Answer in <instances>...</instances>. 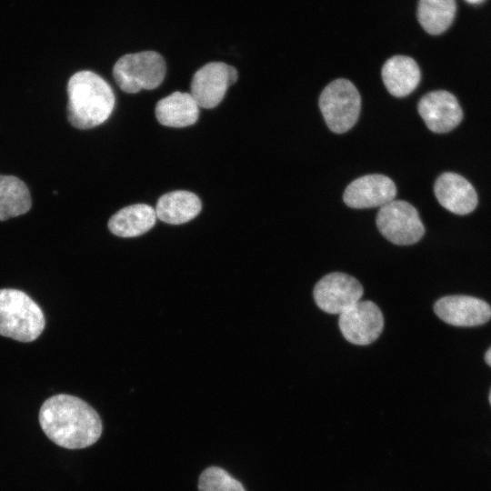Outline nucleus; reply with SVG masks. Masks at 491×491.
<instances>
[{"mask_svg": "<svg viewBox=\"0 0 491 491\" xmlns=\"http://www.w3.org/2000/svg\"><path fill=\"white\" fill-rule=\"evenodd\" d=\"M45 326L41 308L28 295L14 288L0 289V336L32 342Z\"/></svg>", "mask_w": 491, "mask_h": 491, "instance_id": "nucleus-3", "label": "nucleus"}, {"mask_svg": "<svg viewBox=\"0 0 491 491\" xmlns=\"http://www.w3.org/2000/svg\"><path fill=\"white\" fill-rule=\"evenodd\" d=\"M67 118L78 129L100 125L111 115L115 94L110 85L92 71L83 70L73 75L67 84Z\"/></svg>", "mask_w": 491, "mask_h": 491, "instance_id": "nucleus-2", "label": "nucleus"}, {"mask_svg": "<svg viewBox=\"0 0 491 491\" xmlns=\"http://www.w3.org/2000/svg\"><path fill=\"white\" fill-rule=\"evenodd\" d=\"M319 108L329 129L342 134L356 123L361 96L349 80L338 78L329 83L319 97Z\"/></svg>", "mask_w": 491, "mask_h": 491, "instance_id": "nucleus-5", "label": "nucleus"}, {"mask_svg": "<svg viewBox=\"0 0 491 491\" xmlns=\"http://www.w3.org/2000/svg\"><path fill=\"white\" fill-rule=\"evenodd\" d=\"M199 491H246L244 486L218 466L205 469L198 479Z\"/></svg>", "mask_w": 491, "mask_h": 491, "instance_id": "nucleus-20", "label": "nucleus"}, {"mask_svg": "<svg viewBox=\"0 0 491 491\" xmlns=\"http://www.w3.org/2000/svg\"><path fill=\"white\" fill-rule=\"evenodd\" d=\"M155 209L145 204L125 206L111 216L108 228L121 237H135L149 231L155 224Z\"/></svg>", "mask_w": 491, "mask_h": 491, "instance_id": "nucleus-17", "label": "nucleus"}, {"mask_svg": "<svg viewBox=\"0 0 491 491\" xmlns=\"http://www.w3.org/2000/svg\"><path fill=\"white\" fill-rule=\"evenodd\" d=\"M469 4L476 5L484 2L485 0H466Z\"/></svg>", "mask_w": 491, "mask_h": 491, "instance_id": "nucleus-22", "label": "nucleus"}, {"mask_svg": "<svg viewBox=\"0 0 491 491\" xmlns=\"http://www.w3.org/2000/svg\"><path fill=\"white\" fill-rule=\"evenodd\" d=\"M39 423L51 441L68 449L92 446L103 429L101 418L92 406L66 394L53 396L43 403Z\"/></svg>", "mask_w": 491, "mask_h": 491, "instance_id": "nucleus-1", "label": "nucleus"}, {"mask_svg": "<svg viewBox=\"0 0 491 491\" xmlns=\"http://www.w3.org/2000/svg\"><path fill=\"white\" fill-rule=\"evenodd\" d=\"M417 110L428 129L438 134L451 131L463 118L462 109L455 95L444 90L433 91L422 96Z\"/></svg>", "mask_w": 491, "mask_h": 491, "instance_id": "nucleus-10", "label": "nucleus"}, {"mask_svg": "<svg viewBox=\"0 0 491 491\" xmlns=\"http://www.w3.org/2000/svg\"><path fill=\"white\" fill-rule=\"evenodd\" d=\"M381 75L385 86L396 97H404L411 94L421 79L418 65L406 55H395L386 60Z\"/></svg>", "mask_w": 491, "mask_h": 491, "instance_id": "nucleus-14", "label": "nucleus"}, {"mask_svg": "<svg viewBox=\"0 0 491 491\" xmlns=\"http://www.w3.org/2000/svg\"><path fill=\"white\" fill-rule=\"evenodd\" d=\"M434 311L440 319L456 326H479L491 318V307L486 302L467 296L442 297L436 302Z\"/></svg>", "mask_w": 491, "mask_h": 491, "instance_id": "nucleus-12", "label": "nucleus"}, {"mask_svg": "<svg viewBox=\"0 0 491 491\" xmlns=\"http://www.w3.org/2000/svg\"><path fill=\"white\" fill-rule=\"evenodd\" d=\"M199 197L189 191H173L163 195L157 201L155 211L161 221L180 225L194 219L201 211Z\"/></svg>", "mask_w": 491, "mask_h": 491, "instance_id": "nucleus-16", "label": "nucleus"}, {"mask_svg": "<svg viewBox=\"0 0 491 491\" xmlns=\"http://www.w3.org/2000/svg\"><path fill=\"white\" fill-rule=\"evenodd\" d=\"M395 183L384 175H366L356 178L346 188L343 199L352 208L381 207L394 200Z\"/></svg>", "mask_w": 491, "mask_h": 491, "instance_id": "nucleus-11", "label": "nucleus"}, {"mask_svg": "<svg viewBox=\"0 0 491 491\" xmlns=\"http://www.w3.org/2000/svg\"><path fill=\"white\" fill-rule=\"evenodd\" d=\"M157 121L169 127L194 125L199 116V106L190 93L174 92L159 100L155 108Z\"/></svg>", "mask_w": 491, "mask_h": 491, "instance_id": "nucleus-15", "label": "nucleus"}, {"mask_svg": "<svg viewBox=\"0 0 491 491\" xmlns=\"http://www.w3.org/2000/svg\"><path fill=\"white\" fill-rule=\"evenodd\" d=\"M489 401H490V404H491V391H490V395H489Z\"/></svg>", "mask_w": 491, "mask_h": 491, "instance_id": "nucleus-23", "label": "nucleus"}, {"mask_svg": "<svg viewBox=\"0 0 491 491\" xmlns=\"http://www.w3.org/2000/svg\"><path fill=\"white\" fill-rule=\"evenodd\" d=\"M376 226L384 237L399 246L415 244L425 234L417 210L403 200H392L381 206L376 215Z\"/></svg>", "mask_w": 491, "mask_h": 491, "instance_id": "nucleus-6", "label": "nucleus"}, {"mask_svg": "<svg viewBox=\"0 0 491 491\" xmlns=\"http://www.w3.org/2000/svg\"><path fill=\"white\" fill-rule=\"evenodd\" d=\"M166 73L163 56L155 51H143L121 56L113 67L117 85L125 93L158 87Z\"/></svg>", "mask_w": 491, "mask_h": 491, "instance_id": "nucleus-4", "label": "nucleus"}, {"mask_svg": "<svg viewBox=\"0 0 491 491\" xmlns=\"http://www.w3.org/2000/svg\"><path fill=\"white\" fill-rule=\"evenodd\" d=\"M456 12V0H419L417 19L426 33L440 35L451 25Z\"/></svg>", "mask_w": 491, "mask_h": 491, "instance_id": "nucleus-19", "label": "nucleus"}, {"mask_svg": "<svg viewBox=\"0 0 491 491\" xmlns=\"http://www.w3.org/2000/svg\"><path fill=\"white\" fill-rule=\"evenodd\" d=\"M485 359L487 365L491 366V347L486 353Z\"/></svg>", "mask_w": 491, "mask_h": 491, "instance_id": "nucleus-21", "label": "nucleus"}, {"mask_svg": "<svg viewBox=\"0 0 491 491\" xmlns=\"http://www.w3.org/2000/svg\"><path fill=\"white\" fill-rule=\"evenodd\" d=\"M364 289L355 277L345 273H330L315 286L314 299L328 314H342L361 300Z\"/></svg>", "mask_w": 491, "mask_h": 491, "instance_id": "nucleus-8", "label": "nucleus"}, {"mask_svg": "<svg viewBox=\"0 0 491 491\" xmlns=\"http://www.w3.org/2000/svg\"><path fill=\"white\" fill-rule=\"evenodd\" d=\"M338 325L348 342L366 346L380 336L384 328V317L375 303L360 300L339 315Z\"/></svg>", "mask_w": 491, "mask_h": 491, "instance_id": "nucleus-9", "label": "nucleus"}, {"mask_svg": "<svg viewBox=\"0 0 491 491\" xmlns=\"http://www.w3.org/2000/svg\"><path fill=\"white\" fill-rule=\"evenodd\" d=\"M434 191L439 204L456 215L471 213L477 205V195L473 185L456 173L442 174L436 181Z\"/></svg>", "mask_w": 491, "mask_h": 491, "instance_id": "nucleus-13", "label": "nucleus"}, {"mask_svg": "<svg viewBox=\"0 0 491 491\" xmlns=\"http://www.w3.org/2000/svg\"><path fill=\"white\" fill-rule=\"evenodd\" d=\"M236 69L223 62H210L194 75L190 95L198 106L210 109L218 105L230 85L237 80Z\"/></svg>", "mask_w": 491, "mask_h": 491, "instance_id": "nucleus-7", "label": "nucleus"}, {"mask_svg": "<svg viewBox=\"0 0 491 491\" xmlns=\"http://www.w3.org/2000/svg\"><path fill=\"white\" fill-rule=\"evenodd\" d=\"M31 204L29 190L22 180L0 175V221L25 214Z\"/></svg>", "mask_w": 491, "mask_h": 491, "instance_id": "nucleus-18", "label": "nucleus"}]
</instances>
